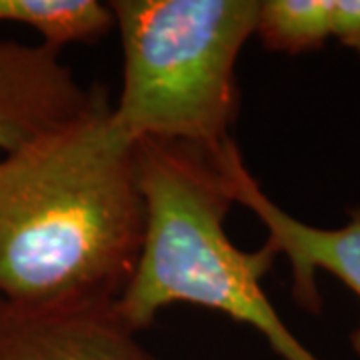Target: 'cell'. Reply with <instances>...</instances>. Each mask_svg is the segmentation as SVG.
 <instances>
[{
    "mask_svg": "<svg viewBox=\"0 0 360 360\" xmlns=\"http://www.w3.org/2000/svg\"><path fill=\"white\" fill-rule=\"evenodd\" d=\"M144 236L136 142L110 101L0 156V300L118 302Z\"/></svg>",
    "mask_w": 360,
    "mask_h": 360,
    "instance_id": "cell-1",
    "label": "cell"
},
{
    "mask_svg": "<svg viewBox=\"0 0 360 360\" xmlns=\"http://www.w3.org/2000/svg\"><path fill=\"white\" fill-rule=\"evenodd\" d=\"M222 148L136 142L146 236L136 272L116 307L141 333L165 307L196 304L252 326L283 360H321L288 330L262 290L276 252L266 243L255 252L240 250L224 231L234 200Z\"/></svg>",
    "mask_w": 360,
    "mask_h": 360,
    "instance_id": "cell-2",
    "label": "cell"
},
{
    "mask_svg": "<svg viewBox=\"0 0 360 360\" xmlns=\"http://www.w3.org/2000/svg\"><path fill=\"white\" fill-rule=\"evenodd\" d=\"M260 0H112L122 46L115 122L134 142L220 150L240 110L236 65Z\"/></svg>",
    "mask_w": 360,
    "mask_h": 360,
    "instance_id": "cell-3",
    "label": "cell"
},
{
    "mask_svg": "<svg viewBox=\"0 0 360 360\" xmlns=\"http://www.w3.org/2000/svg\"><path fill=\"white\" fill-rule=\"evenodd\" d=\"M222 168L231 186L234 205L248 208L269 231L266 245L284 255L292 272V296L309 310H321L316 272L326 270L360 298V210L340 229H319L295 219L262 191L245 162L236 142L220 153ZM350 345L360 356V324L350 335Z\"/></svg>",
    "mask_w": 360,
    "mask_h": 360,
    "instance_id": "cell-4",
    "label": "cell"
},
{
    "mask_svg": "<svg viewBox=\"0 0 360 360\" xmlns=\"http://www.w3.org/2000/svg\"><path fill=\"white\" fill-rule=\"evenodd\" d=\"M106 101V89L80 82L60 60V51L42 42L0 40V156Z\"/></svg>",
    "mask_w": 360,
    "mask_h": 360,
    "instance_id": "cell-5",
    "label": "cell"
},
{
    "mask_svg": "<svg viewBox=\"0 0 360 360\" xmlns=\"http://www.w3.org/2000/svg\"><path fill=\"white\" fill-rule=\"evenodd\" d=\"M116 302L18 304L0 300V360H158Z\"/></svg>",
    "mask_w": 360,
    "mask_h": 360,
    "instance_id": "cell-6",
    "label": "cell"
},
{
    "mask_svg": "<svg viewBox=\"0 0 360 360\" xmlns=\"http://www.w3.org/2000/svg\"><path fill=\"white\" fill-rule=\"evenodd\" d=\"M0 22L28 26L42 44L63 51L98 42L115 28V16L98 0H0Z\"/></svg>",
    "mask_w": 360,
    "mask_h": 360,
    "instance_id": "cell-7",
    "label": "cell"
},
{
    "mask_svg": "<svg viewBox=\"0 0 360 360\" xmlns=\"http://www.w3.org/2000/svg\"><path fill=\"white\" fill-rule=\"evenodd\" d=\"M333 0H260L257 37L269 51L300 54L330 39Z\"/></svg>",
    "mask_w": 360,
    "mask_h": 360,
    "instance_id": "cell-8",
    "label": "cell"
},
{
    "mask_svg": "<svg viewBox=\"0 0 360 360\" xmlns=\"http://www.w3.org/2000/svg\"><path fill=\"white\" fill-rule=\"evenodd\" d=\"M330 37L360 54V0H333Z\"/></svg>",
    "mask_w": 360,
    "mask_h": 360,
    "instance_id": "cell-9",
    "label": "cell"
}]
</instances>
